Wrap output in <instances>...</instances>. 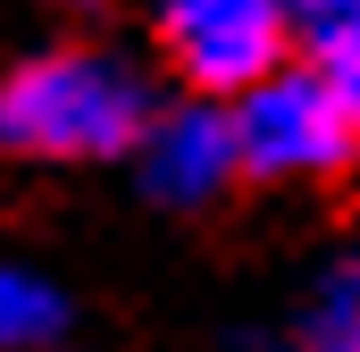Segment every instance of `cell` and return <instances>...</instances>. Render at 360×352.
<instances>
[{
	"instance_id": "8",
	"label": "cell",
	"mask_w": 360,
	"mask_h": 352,
	"mask_svg": "<svg viewBox=\"0 0 360 352\" xmlns=\"http://www.w3.org/2000/svg\"><path fill=\"white\" fill-rule=\"evenodd\" d=\"M302 17H319V25H344V17H360V0H293Z\"/></svg>"
},
{
	"instance_id": "4",
	"label": "cell",
	"mask_w": 360,
	"mask_h": 352,
	"mask_svg": "<svg viewBox=\"0 0 360 352\" xmlns=\"http://www.w3.org/2000/svg\"><path fill=\"white\" fill-rule=\"evenodd\" d=\"M235 168H243L235 160V126L210 118V109H176V118H160L143 134V176H151L160 201H210Z\"/></svg>"
},
{
	"instance_id": "3",
	"label": "cell",
	"mask_w": 360,
	"mask_h": 352,
	"mask_svg": "<svg viewBox=\"0 0 360 352\" xmlns=\"http://www.w3.org/2000/svg\"><path fill=\"white\" fill-rule=\"evenodd\" d=\"M293 0H160V51L193 92H252L285 51Z\"/></svg>"
},
{
	"instance_id": "1",
	"label": "cell",
	"mask_w": 360,
	"mask_h": 352,
	"mask_svg": "<svg viewBox=\"0 0 360 352\" xmlns=\"http://www.w3.org/2000/svg\"><path fill=\"white\" fill-rule=\"evenodd\" d=\"M151 134V92L109 51H42L0 84V151L109 160Z\"/></svg>"
},
{
	"instance_id": "6",
	"label": "cell",
	"mask_w": 360,
	"mask_h": 352,
	"mask_svg": "<svg viewBox=\"0 0 360 352\" xmlns=\"http://www.w3.org/2000/svg\"><path fill=\"white\" fill-rule=\"evenodd\" d=\"M310 352H360V260L335 268V285L310 310Z\"/></svg>"
},
{
	"instance_id": "2",
	"label": "cell",
	"mask_w": 360,
	"mask_h": 352,
	"mask_svg": "<svg viewBox=\"0 0 360 352\" xmlns=\"http://www.w3.org/2000/svg\"><path fill=\"white\" fill-rule=\"evenodd\" d=\"M235 160L243 176H327L352 160V118L319 68H269L252 92H235Z\"/></svg>"
},
{
	"instance_id": "7",
	"label": "cell",
	"mask_w": 360,
	"mask_h": 352,
	"mask_svg": "<svg viewBox=\"0 0 360 352\" xmlns=\"http://www.w3.org/2000/svg\"><path fill=\"white\" fill-rule=\"evenodd\" d=\"M319 76H327V92L344 101V118L360 126V17H344V25L319 34Z\"/></svg>"
},
{
	"instance_id": "5",
	"label": "cell",
	"mask_w": 360,
	"mask_h": 352,
	"mask_svg": "<svg viewBox=\"0 0 360 352\" xmlns=\"http://www.w3.org/2000/svg\"><path fill=\"white\" fill-rule=\"evenodd\" d=\"M59 294L42 285V277H17V268H0V352H42L59 336Z\"/></svg>"
}]
</instances>
